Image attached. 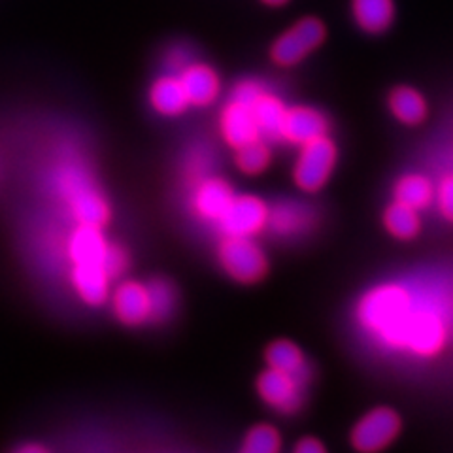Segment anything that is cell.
Segmentation results:
<instances>
[{"instance_id": "cell-1", "label": "cell", "mask_w": 453, "mask_h": 453, "mask_svg": "<svg viewBox=\"0 0 453 453\" xmlns=\"http://www.w3.org/2000/svg\"><path fill=\"white\" fill-rule=\"evenodd\" d=\"M356 321L374 344L412 359L441 357L451 340L444 311L401 280L366 289L357 301Z\"/></svg>"}, {"instance_id": "cell-2", "label": "cell", "mask_w": 453, "mask_h": 453, "mask_svg": "<svg viewBox=\"0 0 453 453\" xmlns=\"http://www.w3.org/2000/svg\"><path fill=\"white\" fill-rule=\"evenodd\" d=\"M404 429V419L393 406H374L349 431V444L359 453H380L393 446Z\"/></svg>"}, {"instance_id": "cell-3", "label": "cell", "mask_w": 453, "mask_h": 453, "mask_svg": "<svg viewBox=\"0 0 453 453\" xmlns=\"http://www.w3.org/2000/svg\"><path fill=\"white\" fill-rule=\"evenodd\" d=\"M327 25L316 16H306L286 28L271 48V57L278 66L301 65L306 57L318 51L327 40Z\"/></svg>"}, {"instance_id": "cell-4", "label": "cell", "mask_w": 453, "mask_h": 453, "mask_svg": "<svg viewBox=\"0 0 453 453\" xmlns=\"http://www.w3.org/2000/svg\"><path fill=\"white\" fill-rule=\"evenodd\" d=\"M338 161L336 142L329 136H319L301 146L299 157L293 168L296 188L304 193H318L327 186Z\"/></svg>"}, {"instance_id": "cell-5", "label": "cell", "mask_w": 453, "mask_h": 453, "mask_svg": "<svg viewBox=\"0 0 453 453\" xmlns=\"http://www.w3.org/2000/svg\"><path fill=\"white\" fill-rule=\"evenodd\" d=\"M61 186L78 223L103 229L110 219V206L89 178L80 170H66Z\"/></svg>"}, {"instance_id": "cell-6", "label": "cell", "mask_w": 453, "mask_h": 453, "mask_svg": "<svg viewBox=\"0 0 453 453\" xmlns=\"http://www.w3.org/2000/svg\"><path fill=\"white\" fill-rule=\"evenodd\" d=\"M219 263L240 283H255L268 273L265 251L250 236H226L219 246Z\"/></svg>"}, {"instance_id": "cell-7", "label": "cell", "mask_w": 453, "mask_h": 453, "mask_svg": "<svg viewBox=\"0 0 453 453\" xmlns=\"http://www.w3.org/2000/svg\"><path fill=\"white\" fill-rule=\"evenodd\" d=\"M306 378L278 371L268 366L257 378V391L261 399L280 414H296L304 403Z\"/></svg>"}, {"instance_id": "cell-8", "label": "cell", "mask_w": 453, "mask_h": 453, "mask_svg": "<svg viewBox=\"0 0 453 453\" xmlns=\"http://www.w3.org/2000/svg\"><path fill=\"white\" fill-rule=\"evenodd\" d=\"M268 214H271V210L259 196H234L221 216L219 225L226 236H251L265 229Z\"/></svg>"}, {"instance_id": "cell-9", "label": "cell", "mask_w": 453, "mask_h": 453, "mask_svg": "<svg viewBox=\"0 0 453 453\" xmlns=\"http://www.w3.org/2000/svg\"><path fill=\"white\" fill-rule=\"evenodd\" d=\"M331 133V123L323 111L311 106H293L286 110L281 121L280 138L303 146L306 142Z\"/></svg>"}, {"instance_id": "cell-10", "label": "cell", "mask_w": 453, "mask_h": 453, "mask_svg": "<svg viewBox=\"0 0 453 453\" xmlns=\"http://www.w3.org/2000/svg\"><path fill=\"white\" fill-rule=\"evenodd\" d=\"M386 104L391 118L403 127H419L429 119L427 96L414 85H395L388 93Z\"/></svg>"}, {"instance_id": "cell-11", "label": "cell", "mask_w": 453, "mask_h": 453, "mask_svg": "<svg viewBox=\"0 0 453 453\" xmlns=\"http://www.w3.org/2000/svg\"><path fill=\"white\" fill-rule=\"evenodd\" d=\"M351 19L361 33L368 36H381L396 19L395 0H349Z\"/></svg>"}, {"instance_id": "cell-12", "label": "cell", "mask_w": 453, "mask_h": 453, "mask_svg": "<svg viewBox=\"0 0 453 453\" xmlns=\"http://www.w3.org/2000/svg\"><path fill=\"white\" fill-rule=\"evenodd\" d=\"M221 134L226 144L234 150L263 136L257 119L253 116V108L236 98H233V103L221 113Z\"/></svg>"}, {"instance_id": "cell-13", "label": "cell", "mask_w": 453, "mask_h": 453, "mask_svg": "<svg viewBox=\"0 0 453 453\" xmlns=\"http://www.w3.org/2000/svg\"><path fill=\"white\" fill-rule=\"evenodd\" d=\"M113 311L121 323L134 327L150 319L151 303L150 291L138 281H125L113 295Z\"/></svg>"}, {"instance_id": "cell-14", "label": "cell", "mask_w": 453, "mask_h": 453, "mask_svg": "<svg viewBox=\"0 0 453 453\" xmlns=\"http://www.w3.org/2000/svg\"><path fill=\"white\" fill-rule=\"evenodd\" d=\"M180 81L186 89L189 104L208 106L218 98L221 81L218 73L204 63H191L180 73Z\"/></svg>"}, {"instance_id": "cell-15", "label": "cell", "mask_w": 453, "mask_h": 453, "mask_svg": "<svg viewBox=\"0 0 453 453\" xmlns=\"http://www.w3.org/2000/svg\"><path fill=\"white\" fill-rule=\"evenodd\" d=\"M436 181H433L423 173H404L393 183V201H399L410 208L419 211L427 210L434 204Z\"/></svg>"}, {"instance_id": "cell-16", "label": "cell", "mask_w": 453, "mask_h": 453, "mask_svg": "<svg viewBox=\"0 0 453 453\" xmlns=\"http://www.w3.org/2000/svg\"><path fill=\"white\" fill-rule=\"evenodd\" d=\"M381 226L396 242H414L423 231L421 211L391 201L381 211Z\"/></svg>"}, {"instance_id": "cell-17", "label": "cell", "mask_w": 453, "mask_h": 453, "mask_svg": "<svg viewBox=\"0 0 453 453\" xmlns=\"http://www.w3.org/2000/svg\"><path fill=\"white\" fill-rule=\"evenodd\" d=\"M108 242L98 226L80 225L78 229L70 236L68 253L74 265L78 263H95L104 265Z\"/></svg>"}, {"instance_id": "cell-18", "label": "cell", "mask_w": 453, "mask_h": 453, "mask_svg": "<svg viewBox=\"0 0 453 453\" xmlns=\"http://www.w3.org/2000/svg\"><path fill=\"white\" fill-rule=\"evenodd\" d=\"M73 283L81 299L91 306H101L108 296L110 276L104 265L78 263L73 271Z\"/></svg>"}, {"instance_id": "cell-19", "label": "cell", "mask_w": 453, "mask_h": 453, "mask_svg": "<svg viewBox=\"0 0 453 453\" xmlns=\"http://www.w3.org/2000/svg\"><path fill=\"white\" fill-rule=\"evenodd\" d=\"M234 193L226 181L211 178L203 181L195 193V210L206 219L219 221L233 203Z\"/></svg>"}, {"instance_id": "cell-20", "label": "cell", "mask_w": 453, "mask_h": 453, "mask_svg": "<svg viewBox=\"0 0 453 453\" xmlns=\"http://www.w3.org/2000/svg\"><path fill=\"white\" fill-rule=\"evenodd\" d=\"M150 101L151 106L163 113V116H180L189 106L186 89H183L180 78L174 76H165L155 81L150 93Z\"/></svg>"}, {"instance_id": "cell-21", "label": "cell", "mask_w": 453, "mask_h": 453, "mask_svg": "<svg viewBox=\"0 0 453 453\" xmlns=\"http://www.w3.org/2000/svg\"><path fill=\"white\" fill-rule=\"evenodd\" d=\"M265 359L271 368H278V371L296 374L303 378H310V368L304 357V351L299 348V344L291 342V340L280 338L276 342L266 348Z\"/></svg>"}, {"instance_id": "cell-22", "label": "cell", "mask_w": 453, "mask_h": 453, "mask_svg": "<svg viewBox=\"0 0 453 453\" xmlns=\"http://www.w3.org/2000/svg\"><path fill=\"white\" fill-rule=\"evenodd\" d=\"M251 108H253L255 119H257L261 134L280 138L281 121H283V116H286L288 106L283 104L276 95L263 91L257 96V101L251 104Z\"/></svg>"}, {"instance_id": "cell-23", "label": "cell", "mask_w": 453, "mask_h": 453, "mask_svg": "<svg viewBox=\"0 0 453 453\" xmlns=\"http://www.w3.org/2000/svg\"><path fill=\"white\" fill-rule=\"evenodd\" d=\"M236 166L242 170L244 174L255 176V174H261L266 170V166L271 165V150L265 144L263 138L257 140H251L248 144L240 146L236 150Z\"/></svg>"}, {"instance_id": "cell-24", "label": "cell", "mask_w": 453, "mask_h": 453, "mask_svg": "<svg viewBox=\"0 0 453 453\" xmlns=\"http://www.w3.org/2000/svg\"><path fill=\"white\" fill-rule=\"evenodd\" d=\"M150 303H151V314L150 319L163 321L166 319L173 310L176 308V291L166 280H153L150 286Z\"/></svg>"}, {"instance_id": "cell-25", "label": "cell", "mask_w": 453, "mask_h": 453, "mask_svg": "<svg viewBox=\"0 0 453 453\" xmlns=\"http://www.w3.org/2000/svg\"><path fill=\"white\" fill-rule=\"evenodd\" d=\"M268 223H271L278 233L283 234L301 233L304 229V225H308L304 208L296 204H281L276 210H271Z\"/></svg>"}, {"instance_id": "cell-26", "label": "cell", "mask_w": 453, "mask_h": 453, "mask_svg": "<svg viewBox=\"0 0 453 453\" xmlns=\"http://www.w3.org/2000/svg\"><path fill=\"white\" fill-rule=\"evenodd\" d=\"M281 449V434L273 425H257L253 427L242 446L244 453H276Z\"/></svg>"}, {"instance_id": "cell-27", "label": "cell", "mask_w": 453, "mask_h": 453, "mask_svg": "<svg viewBox=\"0 0 453 453\" xmlns=\"http://www.w3.org/2000/svg\"><path fill=\"white\" fill-rule=\"evenodd\" d=\"M434 206L438 210V214H441V218L453 225V173L444 174L436 181Z\"/></svg>"}, {"instance_id": "cell-28", "label": "cell", "mask_w": 453, "mask_h": 453, "mask_svg": "<svg viewBox=\"0 0 453 453\" xmlns=\"http://www.w3.org/2000/svg\"><path fill=\"white\" fill-rule=\"evenodd\" d=\"M127 265H129V255L127 251L116 244H108L106 257H104V268L110 278H116L125 273Z\"/></svg>"}, {"instance_id": "cell-29", "label": "cell", "mask_w": 453, "mask_h": 453, "mask_svg": "<svg viewBox=\"0 0 453 453\" xmlns=\"http://www.w3.org/2000/svg\"><path fill=\"white\" fill-rule=\"evenodd\" d=\"M327 448L316 436H304L295 444V453H325Z\"/></svg>"}, {"instance_id": "cell-30", "label": "cell", "mask_w": 453, "mask_h": 453, "mask_svg": "<svg viewBox=\"0 0 453 453\" xmlns=\"http://www.w3.org/2000/svg\"><path fill=\"white\" fill-rule=\"evenodd\" d=\"M261 3L266 6H273V8H280V6H286L289 0H261Z\"/></svg>"}, {"instance_id": "cell-31", "label": "cell", "mask_w": 453, "mask_h": 453, "mask_svg": "<svg viewBox=\"0 0 453 453\" xmlns=\"http://www.w3.org/2000/svg\"><path fill=\"white\" fill-rule=\"evenodd\" d=\"M44 446H35V444H27L23 448H19V451H44Z\"/></svg>"}]
</instances>
